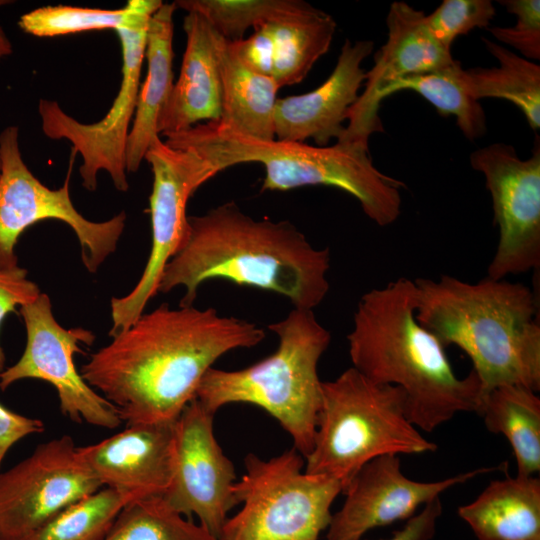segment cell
<instances>
[{
  "mask_svg": "<svg viewBox=\"0 0 540 540\" xmlns=\"http://www.w3.org/2000/svg\"><path fill=\"white\" fill-rule=\"evenodd\" d=\"M111 337L80 374L128 426L175 421L214 362L229 351L256 346L265 332L214 308L165 303Z\"/></svg>",
  "mask_w": 540,
  "mask_h": 540,
  "instance_id": "obj_1",
  "label": "cell"
},
{
  "mask_svg": "<svg viewBox=\"0 0 540 540\" xmlns=\"http://www.w3.org/2000/svg\"><path fill=\"white\" fill-rule=\"evenodd\" d=\"M187 237L166 264L158 292L182 286L191 306L201 284L224 279L270 291L313 310L329 291V248L314 247L289 221L254 219L234 202L188 217Z\"/></svg>",
  "mask_w": 540,
  "mask_h": 540,
  "instance_id": "obj_2",
  "label": "cell"
},
{
  "mask_svg": "<svg viewBox=\"0 0 540 540\" xmlns=\"http://www.w3.org/2000/svg\"><path fill=\"white\" fill-rule=\"evenodd\" d=\"M416 285L400 277L366 292L347 335L352 367L369 380L399 387L410 422L432 432L461 412L479 411L482 386L471 370L455 373L445 346L416 319Z\"/></svg>",
  "mask_w": 540,
  "mask_h": 540,
  "instance_id": "obj_3",
  "label": "cell"
},
{
  "mask_svg": "<svg viewBox=\"0 0 540 540\" xmlns=\"http://www.w3.org/2000/svg\"><path fill=\"white\" fill-rule=\"evenodd\" d=\"M414 282L416 319L445 347L467 354L483 398L502 385L540 390L539 307L528 286L487 276L476 283L450 275Z\"/></svg>",
  "mask_w": 540,
  "mask_h": 540,
  "instance_id": "obj_4",
  "label": "cell"
},
{
  "mask_svg": "<svg viewBox=\"0 0 540 540\" xmlns=\"http://www.w3.org/2000/svg\"><path fill=\"white\" fill-rule=\"evenodd\" d=\"M165 138L168 146L203 159L214 175L237 164H262V191L325 185L353 196L365 215L379 226L394 223L401 214V190L405 185L376 168L369 147L344 142L321 147L261 140L221 127L215 121L199 123Z\"/></svg>",
  "mask_w": 540,
  "mask_h": 540,
  "instance_id": "obj_5",
  "label": "cell"
},
{
  "mask_svg": "<svg viewBox=\"0 0 540 540\" xmlns=\"http://www.w3.org/2000/svg\"><path fill=\"white\" fill-rule=\"evenodd\" d=\"M268 328L278 337L274 353L239 370L210 368L195 398L214 414L232 403L258 406L282 426L305 458L313 448L322 398L318 363L331 334L313 310L297 308Z\"/></svg>",
  "mask_w": 540,
  "mask_h": 540,
  "instance_id": "obj_6",
  "label": "cell"
},
{
  "mask_svg": "<svg viewBox=\"0 0 540 540\" xmlns=\"http://www.w3.org/2000/svg\"><path fill=\"white\" fill-rule=\"evenodd\" d=\"M436 449L408 419L399 387L373 382L350 367L336 379L322 381L314 444L304 471L335 479L344 490L374 458Z\"/></svg>",
  "mask_w": 540,
  "mask_h": 540,
  "instance_id": "obj_7",
  "label": "cell"
},
{
  "mask_svg": "<svg viewBox=\"0 0 540 540\" xmlns=\"http://www.w3.org/2000/svg\"><path fill=\"white\" fill-rule=\"evenodd\" d=\"M244 466L233 487L242 507L227 518L219 540H319L343 491L339 481L307 474L295 448L268 460L248 454Z\"/></svg>",
  "mask_w": 540,
  "mask_h": 540,
  "instance_id": "obj_8",
  "label": "cell"
},
{
  "mask_svg": "<svg viewBox=\"0 0 540 540\" xmlns=\"http://www.w3.org/2000/svg\"><path fill=\"white\" fill-rule=\"evenodd\" d=\"M161 0H136L135 11L127 25L115 32L121 43L122 80L109 111L99 121L86 124L68 115L54 100L41 99L38 112L45 136L66 139L72 152L80 154L79 173L89 191L97 187V175L106 171L119 191H127L126 146L134 118L140 76L145 57L147 31Z\"/></svg>",
  "mask_w": 540,
  "mask_h": 540,
  "instance_id": "obj_9",
  "label": "cell"
},
{
  "mask_svg": "<svg viewBox=\"0 0 540 540\" xmlns=\"http://www.w3.org/2000/svg\"><path fill=\"white\" fill-rule=\"evenodd\" d=\"M64 184L51 189L33 175L25 164L19 146L17 126L0 133V269L18 266L15 246L20 235L31 225L55 219L69 225L79 240L85 268L94 273L117 248L124 231L126 214L94 222L82 216L70 197V175Z\"/></svg>",
  "mask_w": 540,
  "mask_h": 540,
  "instance_id": "obj_10",
  "label": "cell"
},
{
  "mask_svg": "<svg viewBox=\"0 0 540 540\" xmlns=\"http://www.w3.org/2000/svg\"><path fill=\"white\" fill-rule=\"evenodd\" d=\"M152 169L149 198L152 246L143 273L125 296L112 298L109 335L128 328L157 293L166 264L183 245L189 230L186 207L195 191L215 175L194 153L174 149L158 138L145 158Z\"/></svg>",
  "mask_w": 540,
  "mask_h": 540,
  "instance_id": "obj_11",
  "label": "cell"
},
{
  "mask_svg": "<svg viewBox=\"0 0 540 540\" xmlns=\"http://www.w3.org/2000/svg\"><path fill=\"white\" fill-rule=\"evenodd\" d=\"M20 314L26 329V346L16 363L0 372V389L5 391L27 378L43 380L55 388L60 411L71 421L117 428L122 420L116 409L83 379L74 363V354L82 352V344L92 345L94 334L81 327H62L45 293L20 307Z\"/></svg>",
  "mask_w": 540,
  "mask_h": 540,
  "instance_id": "obj_12",
  "label": "cell"
},
{
  "mask_svg": "<svg viewBox=\"0 0 540 540\" xmlns=\"http://www.w3.org/2000/svg\"><path fill=\"white\" fill-rule=\"evenodd\" d=\"M492 198L499 240L487 277L500 280L540 267V145L521 159L515 148L493 143L470 154Z\"/></svg>",
  "mask_w": 540,
  "mask_h": 540,
  "instance_id": "obj_13",
  "label": "cell"
},
{
  "mask_svg": "<svg viewBox=\"0 0 540 540\" xmlns=\"http://www.w3.org/2000/svg\"><path fill=\"white\" fill-rule=\"evenodd\" d=\"M102 488L71 436L38 445L0 471V540H21L67 507Z\"/></svg>",
  "mask_w": 540,
  "mask_h": 540,
  "instance_id": "obj_14",
  "label": "cell"
},
{
  "mask_svg": "<svg viewBox=\"0 0 540 540\" xmlns=\"http://www.w3.org/2000/svg\"><path fill=\"white\" fill-rule=\"evenodd\" d=\"M214 415L194 398L175 420L173 475L161 497L182 516H197L219 539L228 512L237 505L236 475L214 435Z\"/></svg>",
  "mask_w": 540,
  "mask_h": 540,
  "instance_id": "obj_15",
  "label": "cell"
},
{
  "mask_svg": "<svg viewBox=\"0 0 540 540\" xmlns=\"http://www.w3.org/2000/svg\"><path fill=\"white\" fill-rule=\"evenodd\" d=\"M497 468L483 467L433 482L406 477L398 455L388 454L366 463L342 493L345 501L332 515L326 540H361L378 527L408 520L449 488Z\"/></svg>",
  "mask_w": 540,
  "mask_h": 540,
  "instance_id": "obj_16",
  "label": "cell"
},
{
  "mask_svg": "<svg viewBox=\"0 0 540 540\" xmlns=\"http://www.w3.org/2000/svg\"><path fill=\"white\" fill-rule=\"evenodd\" d=\"M388 36L366 72L363 91L349 109L345 129L337 142L369 147V138L382 132L379 93L391 82L433 71L454 61L451 50L431 34L426 14L403 1L391 3L386 18Z\"/></svg>",
  "mask_w": 540,
  "mask_h": 540,
  "instance_id": "obj_17",
  "label": "cell"
},
{
  "mask_svg": "<svg viewBox=\"0 0 540 540\" xmlns=\"http://www.w3.org/2000/svg\"><path fill=\"white\" fill-rule=\"evenodd\" d=\"M174 423L128 425L77 453L102 487L133 501L162 496L173 475Z\"/></svg>",
  "mask_w": 540,
  "mask_h": 540,
  "instance_id": "obj_18",
  "label": "cell"
},
{
  "mask_svg": "<svg viewBox=\"0 0 540 540\" xmlns=\"http://www.w3.org/2000/svg\"><path fill=\"white\" fill-rule=\"evenodd\" d=\"M373 48L370 40H345L332 73L319 87L278 98L274 112L277 139L305 142L311 138L321 147L333 138L337 141L365 81L362 63Z\"/></svg>",
  "mask_w": 540,
  "mask_h": 540,
  "instance_id": "obj_19",
  "label": "cell"
},
{
  "mask_svg": "<svg viewBox=\"0 0 540 540\" xmlns=\"http://www.w3.org/2000/svg\"><path fill=\"white\" fill-rule=\"evenodd\" d=\"M183 28L186 48L180 74L158 122L159 136L164 137L201 121H217L221 115V36L195 11L187 12Z\"/></svg>",
  "mask_w": 540,
  "mask_h": 540,
  "instance_id": "obj_20",
  "label": "cell"
},
{
  "mask_svg": "<svg viewBox=\"0 0 540 540\" xmlns=\"http://www.w3.org/2000/svg\"><path fill=\"white\" fill-rule=\"evenodd\" d=\"M174 3H163L152 15L146 41L147 74L140 85L126 146V171L140 168L149 147L160 138L158 122L173 89Z\"/></svg>",
  "mask_w": 540,
  "mask_h": 540,
  "instance_id": "obj_21",
  "label": "cell"
},
{
  "mask_svg": "<svg viewBox=\"0 0 540 540\" xmlns=\"http://www.w3.org/2000/svg\"><path fill=\"white\" fill-rule=\"evenodd\" d=\"M457 513L478 540H540V480L516 475L491 481Z\"/></svg>",
  "mask_w": 540,
  "mask_h": 540,
  "instance_id": "obj_22",
  "label": "cell"
},
{
  "mask_svg": "<svg viewBox=\"0 0 540 540\" xmlns=\"http://www.w3.org/2000/svg\"><path fill=\"white\" fill-rule=\"evenodd\" d=\"M219 64L222 108L215 122L257 139H275L274 112L280 89L275 80L245 65L222 36Z\"/></svg>",
  "mask_w": 540,
  "mask_h": 540,
  "instance_id": "obj_23",
  "label": "cell"
},
{
  "mask_svg": "<svg viewBox=\"0 0 540 540\" xmlns=\"http://www.w3.org/2000/svg\"><path fill=\"white\" fill-rule=\"evenodd\" d=\"M520 385H502L489 391L477 414L488 431L508 440L518 476L540 471V398Z\"/></svg>",
  "mask_w": 540,
  "mask_h": 540,
  "instance_id": "obj_24",
  "label": "cell"
},
{
  "mask_svg": "<svg viewBox=\"0 0 540 540\" xmlns=\"http://www.w3.org/2000/svg\"><path fill=\"white\" fill-rule=\"evenodd\" d=\"M482 40L499 66L463 69L468 92L478 101L497 98L513 103L522 111L529 126L537 131L540 127V65L488 38Z\"/></svg>",
  "mask_w": 540,
  "mask_h": 540,
  "instance_id": "obj_25",
  "label": "cell"
},
{
  "mask_svg": "<svg viewBox=\"0 0 540 540\" xmlns=\"http://www.w3.org/2000/svg\"><path fill=\"white\" fill-rule=\"evenodd\" d=\"M463 69L454 59L442 68L399 78L379 93V102L396 92L412 90L430 102L440 115L453 116L462 134L475 141L487 131L486 115L480 101L468 92Z\"/></svg>",
  "mask_w": 540,
  "mask_h": 540,
  "instance_id": "obj_26",
  "label": "cell"
},
{
  "mask_svg": "<svg viewBox=\"0 0 540 540\" xmlns=\"http://www.w3.org/2000/svg\"><path fill=\"white\" fill-rule=\"evenodd\" d=\"M275 44L272 78L279 88L300 83L328 52L337 24L317 9L295 20L269 23Z\"/></svg>",
  "mask_w": 540,
  "mask_h": 540,
  "instance_id": "obj_27",
  "label": "cell"
},
{
  "mask_svg": "<svg viewBox=\"0 0 540 540\" xmlns=\"http://www.w3.org/2000/svg\"><path fill=\"white\" fill-rule=\"evenodd\" d=\"M176 8L201 14L225 40L244 38L249 28L306 17L318 8L302 0H177Z\"/></svg>",
  "mask_w": 540,
  "mask_h": 540,
  "instance_id": "obj_28",
  "label": "cell"
},
{
  "mask_svg": "<svg viewBox=\"0 0 540 540\" xmlns=\"http://www.w3.org/2000/svg\"><path fill=\"white\" fill-rule=\"evenodd\" d=\"M104 540H219L201 524L174 511L161 496L128 503Z\"/></svg>",
  "mask_w": 540,
  "mask_h": 540,
  "instance_id": "obj_29",
  "label": "cell"
},
{
  "mask_svg": "<svg viewBox=\"0 0 540 540\" xmlns=\"http://www.w3.org/2000/svg\"><path fill=\"white\" fill-rule=\"evenodd\" d=\"M132 501L115 489L102 487L21 540H104L118 514Z\"/></svg>",
  "mask_w": 540,
  "mask_h": 540,
  "instance_id": "obj_30",
  "label": "cell"
},
{
  "mask_svg": "<svg viewBox=\"0 0 540 540\" xmlns=\"http://www.w3.org/2000/svg\"><path fill=\"white\" fill-rule=\"evenodd\" d=\"M136 0H129L120 9L83 8L67 5L43 6L23 14L18 22L26 33L37 37L117 29L130 21Z\"/></svg>",
  "mask_w": 540,
  "mask_h": 540,
  "instance_id": "obj_31",
  "label": "cell"
},
{
  "mask_svg": "<svg viewBox=\"0 0 540 540\" xmlns=\"http://www.w3.org/2000/svg\"><path fill=\"white\" fill-rule=\"evenodd\" d=\"M495 15L496 9L490 0H444L426 15V24L432 36L451 50L458 36L475 28L488 29Z\"/></svg>",
  "mask_w": 540,
  "mask_h": 540,
  "instance_id": "obj_32",
  "label": "cell"
},
{
  "mask_svg": "<svg viewBox=\"0 0 540 540\" xmlns=\"http://www.w3.org/2000/svg\"><path fill=\"white\" fill-rule=\"evenodd\" d=\"M506 10L515 15L516 24L511 27H489L487 30L500 43L517 50L523 58L540 60V1L500 0Z\"/></svg>",
  "mask_w": 540,
  "mask_h": 540,
  "instance_id": "obj_33",
  "label": "cell"
},
{
  "mask_svg": "<svg viewBox=\"0 0 540 540\" xmlns=\"http://www.w3.org/2000/svg\"><path fill=\"white\" fill-rule=\"evenodd\" d=\"M25 268L15 266L0 269V325L17 306L34 302L41 294L36 283L27 278ZM5 369V354L0 345V372Z\"/></svg>",
  "mask_w": 540,
  "mask_h": 540,
  "instance_id": "obj_34",
  "label": "cell"
},
{
  "mask_svg": "<svg viewBox=\"0 0 540 540\" xmlns=\"http://www.w3.org/2000/svg\"><path fill=\"white\" fill-rule=\"evenodd\" d=\"M230 44L245 65L259 74L272 77L275 44L269 23L254 29L249 37Z\"/></svg>",
  "mask_w": 540,
  "mask_h": 540,
  "instance_id": "obj_35",
  "label": "cell"
},
{
  "mask_svg": "<svg viewBox=\"0 0 540 540\" xmlns=\"http://www.w3.org/2000/svg\"><path fill=\"white\" fill-rule=\"evenodd\" d=\"M43 421L18 414L0 403V469L9 449L31 434L42 433Z\"/></svg>",
  "mask_w": 540,
  "mask_h": 540,
  "instance_id": "obj_36",
  "label": "cell"
},
{
  "mask_svg": "<svg viewBox=\"0 0 540 540\" xmlns=\"http://www.w3.org/2000/svg\"><path fill=\"white\" fill-rule=\"evenodd\" d=\"M442 514L440 497L424 505L422 510L407 520L406 524L385 540H431L436 532L437 520Z\"/></svg>",
  "mask_w": 540,
  "mask_h": 540,
  "instance_id": "obj_37",
  "label": "cell"
},
{
  "mask_svg": "<svg viewBox=\"0 0 540 540\" xmlns=\"http://www.w3.org/2000/svg\"><path fill=\"white\" fill-rule=\"evenodd\" d=\"M10 3L11 1L0 0V7ZM12 51V44L0 25V59L12 54Z\"/></svg>",
  "mask_w": 540,
  "mask_h": 540,
  "instance_id": "obj_38",
  "label": "cell"
},
{
  "mask_svg": "<svg viewBox=\"0 0 540 540\" xmlns=\"http://www.w3.org/2000/svg\"><path fill=\"white\" fill-rule=\"evenodd\" d=\"M0 168H1V159H0Z\"/></svg>",
  "mask_w": 540,
  "mask_h": 540,
  "instance_id": "obj_39",
  "label": "cell"
}]
</instances>
